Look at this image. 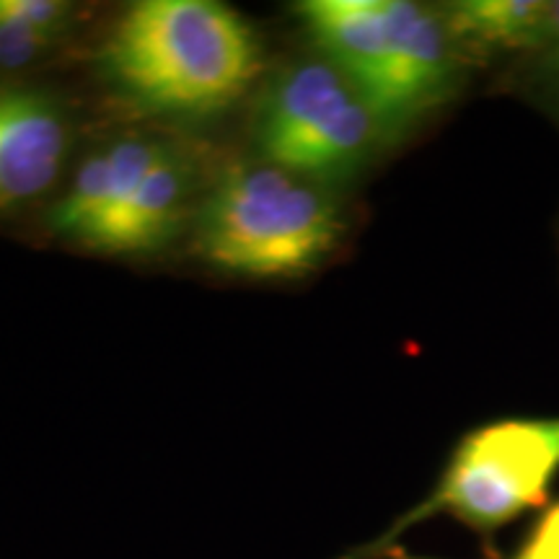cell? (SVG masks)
Returning a JSON list of instances; mask_svg holds the SVG:
<instances>
[{
	"label": "cell",
	"mask_w": 559,
	"mask_h": 559,
	"mask_svg": "<svg viewBox=\"0 0 559 559\" xmlns=\"http://www.w3.org/2000/svg\"><path fill=\"white\" fill-rule=\"evenodd\" d=\"M559 477V417H510L474 428L459 440L425 500L400 515L386 534L347 559H370L417 523L451 515L479 534H495L528 510L547 506Z\"/></svg>",
	"instance_id": "obj_3"
},
{
	"label": "cell",
	"mask_w": 559,
	"mask_h": 559,
	"mask_svg": "<svg viewBox=\"0 0 559 559\" xmlns=\"http://www.w3.org/2000/svg\"><path fill=\"white\" fill-rule=\"evenodd\" d=\"M386 68L373 115L381 135L402 130L449 91V24L409 0H383Z\"/></svg>",
	"instance_id": "obj_5"
},
{
	"label": "cell",
	"mask_w": 559,
	"mask_h": 559,
	"mask_svg": "<svg viewBox=\"0 0 559 559\" xmlns=\"http://www.w3.org/2000/svg\"><path fill=\"white\" fill-rule=\"evenodd\" d=\"M68 122L50 96L0 86V213L37 200L58 181Z\"/></svg>",
	"instance_id": "obj_6"
},
{
	"label": "cell",
	"mask_w": 559,
	"mask_h": 559,
	"mask_svg": "<svg viewBox=\"0 0 559 559\" xmlns=\"http://www.w3.org/2000/svg\"><path fill=\"white\" fill-rule=\"evenodd\" d=\"M332 200L309 179L264 164H239L202 205L198 251L213 267L247 277H300L340 239Z\"/></svg>",
	"instance_id": "obj_2"
},
{
	"label": "cell",
	"mask_w": 559,
	"mask_h": 559,
	"mask_svg": "<svg viewBox=\"0 0 559 559\" xmlns=\"http://www.w3.org/2000/svg\"><path fill=\"white\" fill-rule=\"evenodd\" d=\"M376 135L373 109L330 60L283 70L257 117L264 160L313 185L358 169Z\"/></svg>",
	"instance_id": "obj_4"
},
{
	"label": "cell",
	"mask_w": 559,
	"mask_h": 559,
	"mask_svg": "<svg viewBox=\"0 0 559 559\" xmlns=\"http://www.w3.org/2000/svg\"><path fill=\"white\" fill-rule=\"evenodd\" d=\"M160 148L164 145L156 140L124 138L83 160L66 194L52 207L50 226L68 239L99 247L102 236L120 215Z\"/></svg>",
	"instance_id": "obj_7"
},
{
	"label": "cell",
	"mask_w": 559,
	"mask_h": 559,
	"mask_svg": "<svg viewBox=\"0 0 559 559\" xmlns=\"http://www.w3.org/2000/svg\"><path fill=\"white\" fill-rule=\"evenodd\" d=\"M549 52H551V68H555L559 79V3H549Z\"/></svg>",
	"instance_id": "obj_13"
},
{
	"label": "cell",
	"mask_w": 559,
	"mask_h": 559,
	"mask_svg": "<svg viewBox=\"0 0 559 559\" xmlns=\"http://www.w3.org/2000/svg\"><path fill=\"white\" fill-rule=\"evenodd\" d=\"M104 75L140 107L202 117L234 104L260 73V41L213 0H143L102 47Z\"/></svg>",
	"instance_id": "obj_1"
},
{
	"label": "cell",
	"mask_w": 559,
	"mask_h": 559,
	"mask_svg": "<svg viewBox=\"0 0 559 559\" xmlns=\"http://www.w3.org/2000/svg\"><path fill=\"white\" fill-rule=\"evenodd\" d=\"M187 194H190V171L185 160L164 145L96 249L111 254L158 249L177 228Z\"/></svg>",
	"instance_id": "obj_9"
},
{
	"label": "cell",
	"mask_w": 559,
	"mask_h": 559,
	"mask_svg": "<svg viewBox=\"0 0 559 559\" xmlns=\"http://www.w3.org/2000/svg\"><path fill=\"white\" fill-rule=\"evenodd\" d=\"M58 45V37L34 29V26L19 24L0 13V68L19 70L32 66L50 55L52 47Z\"/></svg>",
	"instance_id": "obj_11"
},
{
	"label": "cell",
	"mask_w": 559,
	"mask_h": 559,
	"mask_svg": "<svg viewBox=\"0 0 559 559\" xmlns=\"http://www.w3.org/2000/svg\"><path fill=\"white\" fill-rule=\"evenodd\" d=\"M451 34L492 50H523L547 41L549 3L536 0H464L451 5Z\"/></svg>",
	"instance_id": "obj_10"
},
{
	"label": "cell",
	"mask_w": 559,
	"mask_h": 559,
	"mask_svg": "<svg viewBox=\"0 0 559 559\" xmlns=\"http://www.w3.org/2000/svg\"><path fill=\"white\" fill-rule=\"evenodd\" d=\"M298 16L326 60L376 107L386 68V16L383 0H309Z\"/></svg>",
	"instance_id": "obj_8"
},
{
	"label": "cell",
	"mask_w": 559,
	"mask_h": 559,
	"mask_svg": "<svg viewBox=\"0 0 559 559\" xmlns=\"http://www.w3.org/2000/svg\"><path fill=\"white\" fill-rule=\"evenodd\" d=\"M495 559H559V500L544 510L519 547L510 555Z\"/></svg>",
	"instance_id": "obj_12"
}]
</instances>
